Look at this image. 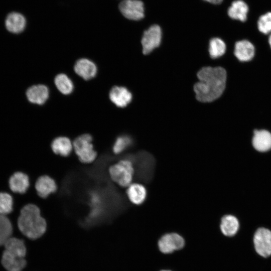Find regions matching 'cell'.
<instances>
[{
  "label": "cell",
  "instance_id": "30bf717a",
  "mask_svg": "<svg viewBox=\"0 0 271 271\" xmlns=\"http://www.w3.org/2000/svg\"><path fill=\"white\" fill-rule=\"evenodd\" d=\"M28 101L33 105H41L44 104L49 96L48 88L42 84H34L29 86L26 91Z\"/></svg>",
  "mask_w": 271,
  "mask_h": 271
},
{
  "label": "cell",
  "instance_id": "4fadbf2b",
  "mask_svg": "<svg viewBox=\"0 0 271 271\" xmlns=\"http://www.w3.org/2000/svg\"><path fill=\"white\" fill-rule=\"evenodd\" d=\"M2 263L8 271H22L27 265L25 257L4 250Z\"/></svg>",
  "mask_w": 271,
  "mask_h": 271
},
{
  "label": "cell",
  "instance_id": "cb8c5ba5",
  "mask_svg": "<svg viewBox=\"0 0 271 271\" xmlns=\"http://www.w3.org/2000/svg\"><path fill=\"white\" fill-rule=\"evenodd\" d=\"M226 49L224 42L219 38H213L209 42V52L212 58L215 59L222 56Z\"/></svg>",
  "mask_w": 271,
  "mask_h": 271
},
{
  "label": "cell",
  "instance_id": "484cf974",
  "mask_svg": "<svg viewBox=\"0 0 271 271\" xmlns=\"http://www.w3.org/2000/svg\"><path fill=\"white\" fill-rule=\"evenodd\" d=\"M258 32L264 35L271 33V12H267L260 15L256 23Z\"/></svg>",
  "mask_w": 271,
  "mask_h": 271
},
{
  "label": "cell",
  "instance_id": "7402d4cb",
  "mask_svg": "<svg viewBox=\"0 0 271 271\" xmlns=\"http://www.w3.org/2000/svg\"><path fill=\"white\" fill-rule=\"evenodd\" d=\"M5 250L14 254L25 257L27 247L23 240L10 238L4 244Z\"/></svg>",
  "mask_w": 271,
  "mask_h": 271
},
{
  "label": "cell",
  "instance_id": "7c38bea8",
  "mask_svg": "<svg viewBox=\"0 0 271 271\" xmlns=\"http://www.w3.org/2000/svg\"><path fill=\"white\" fill-rule=\"evenodd\" d=\"M57 188L58 186L55 181L47 175L39 177L35 183L37 193L43 198H46L51 194L55 193Z\"/></svg>",
  "mask_w": 271,
  "mask_h": 271
},
{
  "label": "cell",
  "instance_id": "f546056e",
  "mask_svg": "<svg viewBox=\"0 0 271 271\" xmlns=\"http://www.w3.org/2000/svg\"><path fill=\"white\" fill-rule=\"evenodd\" d=\"M268 42L271 48V33L269 35L268 37Z\"/></svg>",
  "mask_w": 271,
  "mask_h": 271
},
{
  "label": "cell",
  "instance_id": "9a60e30c",
  "mask_svg": "<svg viewBox=\"0 0 271 271\" xmlns=\"http://www.w3.org/2000/svg\"><path fill=\"white\" fill-rule=\"evenodd\" d=\"M110 100L117 107L126 106L131 101L132 94L128 90L122 86H114L109 93Z\"/></svg>",
  "mask_w": 271,
  "mask_h": 271
},
{
  "label": "cell",
  "instance_id": "8fae6325",
  "mask_svg": "<svg viewBox=\"0 0 271 271\" xmlns=\"http://www.w3.org/2000/svg\"><path fill=\"white\" fill-rule=\"evenodd\" d=\"M249 7L243 0L233 1L227 11L228 17L233 21L244 23L247 19Z\"/></svg>",
  "mask_w": 271,
  "mask_h": 271
},
{
  "label": "cell",
  "instance_id": "5bb4252c",
  "mask_svg": "<svg viewBox=\"0 0 271 271\" xmlns=\"http://www.w3.org/2000/svg\"><path fill=\"white\" fill-rule=\"evenodd\" d=\"M74 68L76 73L86 80L94 78L97 71L96 65L86 58L78 60L74 65Z\"/></svg>",
  "mask_w": 271,
  "mask_h": 271
},
{
  "label": "cell",
  "instance_id": "d6986e66",
  "mask_svg": "<svg viewBox=\"0 0 271 271\" xmlns=\"http://www.w3.org/2000/svg\"><path fill=\"white\" fill-rule=\"evenodd\" d=\"M252 143L256 150L261 152L267 151L271 149V133L264 129L255 130Z\"/></svg>",
  "mask_w": 271,
  "mask_h": 271
},
{
  "label": "cell",
  "instance_id": "277c9868",
  "mask_svg": "<svg viewBox=\"0 0 271 271\" xmlns=\"http://www.w3.org/2000/svg\"><path fill=\"white\" fill-rule=\"evenodd\" d=\"M93 138L88 133L77 137L73 142V150L79 160L82 163L93 162L97 156L92 143Z\"/></svg>",
  "mask_w": 271,
  "mask_h": 271
},
{
  "label": "cell",
  "instance_id": "ba28073f",
  "mask_svg": "<svg viewBox=\"0 0 271 271\" xmlns=\"http://www.w3.org/2000/svg\"><path fill=\"white\" fill-rule=\"evenodd\" d=\"M121 14L127 19L139 20L144 17L143 3L139 0H124L119 5Z\"/></svg>",
  "mask_w": 271,
  "mask_h": 271
},
{
  "label": "cell",
  "instance_id": "6da1fadb",
  "mask_svg": "<svg viewBox=\"0 0 271 271\" xmlns=\"http://www.w3.org/2000/svg\"><path fill=\"white\" fill-rule=\"evenodd\" d=\"M199 81L194 86L197 99L209 102L219 98L226 86V72L221 67H205L197 73Z\"/></svg>",
  "mask_w": 271,
  "mask_h": 271
},
{
  "label": "cell",
  "instance_id": "d4e9b609",
  "mask_svg": "<svg viewBox=\"0 0 271 271\" xmlns=\"http://www.w3.org/2000/svg\"><path fill=\"white\" fill-rule=\"evenodd\" d=\"M12 233V226L9 219L0 214V245H4L10 238Z\"/></svg>",
  "mask_w": 271,
  "mask_h": 271
},
{
  "label": "cell",
  "instance_id": "ac0fdd59",
  "mask_svg": "<svg viewBox=\"0 0 271 271\" xmlns=\"http://www.w3.org/2000/svg\"><path fill=\"white\" fill-rule=\"evenodd\" d=\"M126 194L128 200L132 204L140 205L146 200L147 191L143 184L132 183L127 187Z\"/></svg>",
  "mask_w": 271,
  "mask_h": 271
},
{
  "label": "cell",
  "instance_id": "4316f807",
  "mask_svg": "<svg viewBox=\"0 0 271 271\" xmlns=\"http://www.w3.org/2000/svg\"><path fill=\"white\" fill-rule=\"evenodd\" d=\"M131 139L127 136L123 135L118 137L112 148L113 153L118 155L125 151L131 144Z\"/></svg>",
  "mask_w": 271,
  "mask_h": 271
},
{
  "label": "cell",
  "instance_id": "7a4b0ae2",
  "mask_svg": "<svg viewBox=\"0 0 271 271\" xmlns=\"http://www.w3.org/2000/svg\"><path fill=\"white\" fill-rule=\"evenodd\" d=\"M18 225L21 232L32 240L42 237L48 227L47 220L41 215L40 208L33 204H28L22 209Z\"/></svg>",
  "mask_w": 271,
  "mask_h": 271
},
{
  "label": "cell",
  "instance_id": "83f0119b",
  "mask_svg": "<svg viewBox=\"0 0 271 271\" xmlns=\"http://www.w3.org/2000/svg\"><path fill=\"white\" fill-rule=\"evenodd\" d=\"M13 210V198L6 193H0V214L6 215Z\"/></svg>",
  "mask_w": 271,
  "mask_h": 271
},
{
  "label": "cell",
  "instance_id": "4dcf8cb0",
  "mask_svg": "<svg viewBox=\"0 0 271 271\" xmlns=\"http://www.w3.org/2000/svg\"><path fill=\"white\" fill-rule=\"evenodd\" d=\"M160 271H172L171 270H168V269H163V270H161Z\"/></svg>",
  "mask_w": 271,
  "mask_h": 271
},
{
  "label": "cell",
  "instance_id": "2e32d148",
  "mask_svg": "<svg viewBox=\"0 0 271 271\" xmlns=\"http://www.w3.org/2000/svg\"><path fill=\"white\" fill-rule=\"evenodd\" d=\"M234 53L238 60L242 62H247L253 58L255 48L248 40H241L236 42Z\"/></svg>",
  "mask_w": 271,
  "mask_h": 271
},
{
  "label": "cell",
  "instance_id": "8992f818",
  "mask_svg": "<svg viewBox=\"0 0 271 271\" xmlns=\"http://www.w3.org/2000/svg\"><path fill=\"white\" fill-rule=\"evenodd\" d=\"M253 243L257 253L267 257L271 255V231L261 227L256 230L253 237Z\"/></svg>",
  "mask_w": 271,
  "mask_h": 271
},
{
  "label": "cell",
  "instance_id": "44dd1931",
  "mask_svg": "<svg viewBox=\"0 0 271 271\" xmlns=\"http://www.w3.org/2000/svg\"><path fill=\"white\" fill-rule=\"evenodd\" d=\"M220 228L224 235L229 237L232 236L238 230V220L233 215H225L221 219Z\"/></svg>",
  "mask_w": 271,
  "mask_h": 271
},
{
  "label": "cell",
  "instance_id": "ffe728a7",
  "mask_svg": "<svg viewBox=\"0 0 271 271\" xmlns=\"http://www.w3.org/2000/svg\"><path fill=\"white\" fill-rule=\"evenodd\" d=\"M9 185L13 192L24 193L29 187V178L26 174L22 172H16L10 178Z\"/></svg>",
  "mask_w": 271,
  "mask_h": 271
},
{
  "label": "cell",
  "instance_id": "9c48e42d",
  "mask_svg": "<svg viewBox=\"0 0 271 271\" xmlns=\"http://www.w3.org/2000/svg\"><path fill=\"white\" fill-rule=\"evenodd\" d=\"M7 31L12 34H22L25 30L27 21L25 17L21 13L12 12L7 15L4 21Z\"/></svg>",
  "mask_w": 271,
  "mask_h": 271
},
{
  "label": "cell",
  "instance_id": "3957f363",
  "mask_svg": "<svg viewBox=\"0 0 271 271\" xmlns=\"http://www.w3.org/2000/svg\"><path fill=\"white\" fill-rule=\"evenodd\" d=\"M110 179L122 187H127L133 178L134 169L132 162L124 159L111 165L108 169Z\"/></svg>",
  "mask_w": 271,
  "mask_h": 271
},
{
  "label": "cell",
  "instance_id": "e0dca14e",
  "mask_svg": "<svg viewBox=\"0 0 271 271\" xmlns=\"http://www.w3.org/2000/svg\"><path fill=\"white\" fill-rule=\"evenodd\" d=\"M51 149L55 154L67 157L71 154L73 150V143L68 137H58L52 141Z\"/></svg>",
  "mask_w": 271,
  "mask_h": 271
},
{
  "label": "cell",
  "instance_id": "5b68a950",
  "mask_svg": "<svg viewBox=\"0 0 271 271\" xmlns=\"http://www.w3.org/2000/svg\"><path fill=\"white\" fill-rule=\"evenodd\" d=\"M185 241L182 236L176 232L167 233L162 235L158 240L159 250L164 254H170L182 249Z\"/></svg>",
  "mask_w": 271,
  "mask_h": 271
},
{
  "label": "cell",
  "instance_id": "f1b7e54d",
  "mask_svg": "<svg viewBox=\"0 0 271 271\" xmlns=\"http://www.w3.org/2000/svg\"><path fill=\"white\" fill-rule=\"evenodd\" d=\"M213 5H219L222 3L224 0H204Z\"/></svg>",
  "mask_w": 271,
  "mask_h": 271
},
{
  "label": "cell",
  "instance_id": "52a82bcc",
  "mask_svg": "<svg viewBox=\"0 0 271 271\" xmlns=\"http://www.w3.org/2000/svg\"><path fill=\"white\" fill-rule=\"evenodd\" d=\"M162 31L159 26L154 25L145 31L142 39L143 53L145 55L151 53L158 47L161 42Z\"/></svg>",
  "mask_w": 271,
  "mask_h": 271
},
{
  "label": "cell",
  "instance_id": "603a6c76",
  "mask_svg": "<svg viewBox=\"0 0 271 271\" xmlns=\"http://www.w3.org/2000/svg\"><path fill=\"white\" fill-rule=\"evenodd\" d=\"M54 82L58 90L63 94H69L73 90V83L66 74H58L55 78Z\"/></svg>",
  "mask_w": 271,
  "mask_h": 271
}]
</instances>
